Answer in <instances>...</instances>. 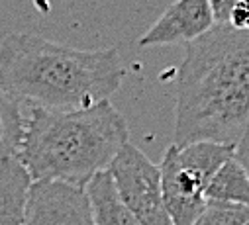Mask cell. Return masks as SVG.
I'll use <instances>...</instances> for the list:
<instances>
[{
    "label": "cell",
    "instance_id": "cell-1",
    "mask_svg": "<svg viewBox=\"0 0 249 225\" xmlns=\"http://www.w3.org/2000/svg\"><path fill=\"white\" fill-rule=\"evenodd\" d=\"M249 129V33L214 24L184 43L177 79V147L237 145Z\"/></svg>",
    "mask_w": 249,
    "mask_h": 225
},
{
    "label": "cell",
    "instance_id": "cell-2",
    "mask_svg": "<svg viewBox=\"0 0 249 225\" xmlns=\"http://www.w3.org/2000/svg\"><path fill=\"white\" fill-rule=\"evenodd\" d=\"M124 80L116 47L85 51L34 33H12L0 45V82L22 104L71 112L106 102Z\"/></svg>",
    "mask_w": 249,
    "mask_h": 225
},
{
    "label": "cell",
    "instance_id": "cell-3",
    "mask_svg": "<svg viewBox=\"0 0 249 225\" xmlns=\"http://www.w3.org/2000/svg\"><path fill=\"white\" fill-rule=\"evenodd\" d=\"M128 141V124L108 100L71 112L30 106L18 159L32 182L85 188Z\"/></svg>",
    "mask_w": 249,
    "mask_h": 225
},
{
    "label": "cell",
    "instance_id": "cell-4",
    "mask_svg": "<svg viewBox=\"0 0 249 225\" xmlns=\"http://www.w3.org/2000/svg\"><path fill=\"white\" fill-rule=\"evenodd\" d=\"M235 147L196 141L171 145L165 151L161 171V192L173 225H193L206 206V186L218 168L233 157Z\"/></svg>",
    "mask_w": 249,
    "mask_h": 225
},
{
    "label": "cell",
    "instance_id": "cell-5",
    "mask_svg": "<svg viewBox=\"0 0 249 225\" xmlns=\"http://www.w3.org/2000/svg\"><path fill=\"white\" fill-rule=\"evenodd\" d=\"M106 171L114 186L142 225H173L161 192L159 166L132 141L124 145Z\"/></svg>",
    "mask_w": 249,
    "mask_h": 225
},
{
    "label": "cell",
    "instance_id": "cell-6",
    "mask_svg": "<svg viewBox=\"0 0 249 225\" xmlns=\"http://www.w3.org/2000/svg\"><path fill=\"white\" fill-rule=\"evenodd\" d=\"M24 225H94L85 188L65 182H32Z\"/></svg>",
    "mask_w": 249,
    "mask_h": 225
},
{
    "label": "cell",
    "instance_id": "cell-7",
    "mask_svg": "<svg viewBox=\"0 0 249 225\" xmlns=\"http://www.w3.org/2000/svg\"><path fill=\"white\" fill-rule=\"evenodd\" d=\"M214 26L208 0H177L140 39L142 47L178 45L204 35Z\"/></svg>",
    "mask_w": 249,
    "mask_h": 225
},
{
    "label": "cell",
    "instance_id": "cell-8",
    "mask_svg": "<svg viewBox=\"0 0 249 225\" xmlns=\"http://www.w3.org/2000/svg\"><path fill=\"white\" fill-rule=\"evenodd\" d=\"M32 178L18 157H0V225H24Z\"/></svg>",
    "mask_w": 249,
    "mask_h": 225
},
{
    "label": "cell",
    "instance_id": "cell-9",
    "mask_svg": "<svg viewBox=\"0 0 249 225\" xmlns=\"http://www.w3.org/2000/svg\"><path fill=\"white\" fill-rule=\"evenodd\" d=\"M94 225H142L122 202L108 171L96 173L85 186Z\"/></svg>",
    "mask_w": 249,
    "mask_h": 225
},
{
    "label": "cell",
    "instance_id": "cell-10",
    "mask_svg": "<svg viewBox=\"0 0 249 225\" xmlns=\"http://www.w3.org/2000/svg\"><path fill=\"white\" fill-rule=\"evenodd\" d=\"M206 202H226L249 208V175L235 157L228 159L212 177L204 192Z\"/></svg>",
    "mask_w": 249,
    "mask_h": 225
},
{
    "label": "cell",
    "instance_id": "cell-11",
    "mask_svg": "<svg viewBox=\"0 0 249 225\" xmlns=\"http://www.w3.org/2000/svg\"><path fill=\"white\" fill-rule=\"evenodd\" d=\"M22 133V106L0 82V157H18Z\"/></svg>",
    "mask_w": 249,
    "mask_h": 225
},
{
    "label": "cell",
    "instance_id": "cell-12",
    "mask_svg": "<svg viewBox=\"0 0 249 225\" xmlns=\"http://www.w3.org/2000/svg\"><path fill=\"white\" fill-rule=\"evenodd\" d=\"M249 208L226 202H206L193 225H247Z\"/></svg>",
    "mask_w": 249,
    "mask_h": 225
},
{
    "label": "cell",
    "instance_id": "cell-13",
    "mask_svg": "<svg viewBox=\"0 0 249 225\" xmlns=\"http://www.w3.org/2000/svg\"><path fill=\"white\" fill-rule=\"evenodd\" d=\"M228 26L237 30V32L249 33V0H239V2L231 8L230 18H228Z\"/></svg>",
    "mask_w": 249,
    "mask_h": 225
},
{
    "label": "cell",
    "instance_id": "cell-14",
    "mask_svg": "<svg viewBox=\"0 0 249 225\" xmlns=\"http://www.w3.org/2000/svg\"><path fill=\"white\" fill-rule=\"evenodd\" d=\"M237 2H239V0H208L210 10H212V18H214V24L228 26L230 12H231V8H233Z\"/></svg>",
    "mask_w": 249,
    "mask_h": 225
},
{
    "label": "cell",
    "instance_id": "cell-15",
    "mask_svg": "<svg viewBox=\"0 0 249 225\" xmlns=\"http://www.w3.org/2000/svg\"><path fill=\"white\" fill-rule=\"evenodd\" d=\"M233 157L239 161V164L245 168V173L249 175V129L245 131V135L239 139V143L235 145Z\"/></svg>",
    "mask_w": 249,
    "mask_h": 225
}]
</instances>
